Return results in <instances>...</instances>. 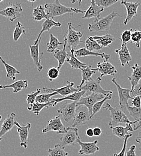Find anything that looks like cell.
<instances>
[{
	"mask_svg": "<svg viewBox=\"0 0 141 156\" xmlns=\"http://www.w3.org/2000/svg\"><path fill=\"white\" fill-rule=\"evenodd\" d=\"M130 96L132 98H135L136 96L141 97V80L137 85L134 87L133 90L131 89Z\"/></svg>",
	"mask_w": 141,
	"mask_h": 156,
	"instance_id": "obj_48",
	"label": "cell"
},
{
	"mask_svg": "<svg viewBox=\"0 0 141 156\" xmlns=\"http://www.w3.org/2000/svg\"><path fill=\"white\" fill-rule=\"evenodd\" d=\"M61 26V23L60 22H55L52 19H49V18L45 20L44 22L42 23V28H41V32L39 33L37 39H36V40L34 41V44L36 45L39 43V40L41 38V34L44 32L50 31L51 29L54 27H60Z\"/></svg>",
	"mask_w": 141,
	"mask_h": 156,
	"instance_id": "obj_24",
	"label": "cell"
},
{
	"mask_svg": "<svg viewBox=\"0 0 141 156\" xmlns=\"http://www.w3.org/2000/svg\"><path fill=\"white\" fill-rule=\"evenodd\" d=\"M75 55L77 57H84L87 56H95L100 57L101 58H104L105 60L108 61L110 58L111 55L106 54L105 53H99L97 52H92L87 50L86 48H82L75 51Z\"/></svg>",
	"mask_w": 141,
	"mask_h": 156,
	"instance_id": "obj_22",
	"label": "cell"
},
{
	"mask_svg": "<svg viewBox=\"0 0 141 156\" xmlns=\"http://www.w3.org/2000/svg\"><path fill=\"white\" fill-rule=\"evenodd\" d=\"M41 90L40 88H37L35 91H33L32 93L27 94L26 96V103L28 105L27 109L28 111H30L33 105L36 102V98L41 93Z\"/></svg>",
	"mask_w": 141,
	"mask_h": 156,
	"instance_id": "obj_38",
	"label": "cell"
},
{
	"mask_svg": "<svg viewBox=\"0 0 141 156\" xmlns=\"http://www.w3.org/2000/svg\"><path fill=\"white\" fill-rule=\"evenodd\" d=\"M130 116L135 119V121H139L141 118V106L140 108H135L129 106L127 108Z\"/></svg>",
	"mask_w": 141,
	"mask_h": 156,
	"instance_id": "obj_42",
	"label": "cell"
},
{
	"mask_svg": "<svg viewBox=\"0 0 141 156\" xmlns=\"http://www.w3.org/2000/svg\"><path fill=\"white\" fill-rule=\"evenodd\" d=\"M64 149L61 144H57L53 148H49L48 152L50 156H67L69 153L65 151Z\"/></svg>",
	"mask_w": 141,
	"mask_h": 156,
	"instance_id": "obj_35",
	"label": "cell"
},
{
	"mask_svg": "<svg viewBox=\"0 0 141 156\" xmlns=\"http://www.w3.org/2000/svg\"><path fill=\"white\" fill-rule=\"evenodd\" d=\"M1 119H2V116H1V115H0V121H1Z\"/></svg>",
	"mask_w": 141,
	"mask_h": 156,
	"instance_id": "obj_55",
	"label": "cell"
},
{
	"mask_svg": "<svg viewBox=\"0 0 141 156\" xmlns=\"http://www.w3.org/2000/svg\"><path fill=\"white\" fill-rule=\"evenodd\" d=\"M77 143L80 145L81 149L79 150L78 153L79 155H93L96 152L99 151L100 148L97 146L98 140H96L91 142H83L81 140L80 137L77 139Z\"/></svg>",
	"mask_w": 141,
	"mask_h": 156,
	"instance_id": "obj_13",
	"label": "cell"
},
{
	"mask_svg": "<svg viewBox=\"0 0 141 156\" xmlns=\"http://www.w3.org/2000/svg\"><path fill=\"white\" fill-rule=\"evenodd\" d=\"M103 109L108 110L111 113V120L109 122V126L110 127H115L118 126L121 124H135L138 122L139 121L136 120L134 121H131L125 115L120 107H112L109 103H106V106L103 107Z\"/></svg>",
	"mask_w": 141,
	"mask_h": 156,
	"instance_id": "obj_2",
	"label": "cell"
},
{
	"mask_svg": "<svg viewBox=\"0 0 141 156\" xmlns=\"http://www.w3.org/2000/svg\"><path fill=\"white\" fill-rule=\"evenodd\" d=\"M86 135L90 137H92L94 136V132H93V129L89 128L86 130Z\"/></svg>",
	"mask_w": 141,
	"mask_h": 156,
	"instance_id": "obj_52",
	"label": "cell"
},
{
	"mask_svg": "<svg viewBox=\"0 0 141 156\" xmlns=\"http://www.w3.org/2000/svg\"><path fill=\"white\" fill-rule=\"evenodd\" d=\"M33 18L36 21H41L43 19H48V14L43 6L39 5L33 9Z\"/></svg>",
	"mask_w": 141,
	"mask_h": 156,
	"instance_id": "obj_33",
	"label": "cell"
},
{
	"mask_svg": "<svg viewBox=\"0 0 141 156\" xmlns=\"http://www.w3.org/2000/svg\"><path fill=\"white\" fill-rule=\"evenodd\" d=\"M78 129L77 127H67L65 132L60 137L61 145L65 148L67 146L75 145L78 138Z\"/></svg>",
	"mask_w": 141,
	"mask_h": 156,
	"instance_id": "obj_9",
	"label": "cell"
},
{
	"mask_svg": "<svg viewBox=\"0 0 141 156\" xmlns=\"http://www.w3.org/2000/svg\"><path fill=\"white\" fill-rule=\"evenodd\" d=\"M16 114L12 112L10 114L7 115L4 120L0 129V141L2 139L3 136L9 132H10L13 127L16 125Z\"/></svg>",
	"mask_w": 141,
	"mask_h": 156,
	"instance_id": "obj_17",
	"label": "cell"
},
{
	"mask_svg": "<svg viewBox=\"0 0 141 156\" xmlns=\"http://www.w3.org/2000/svg\"><path fill=\"white\" fill-rule=\"evenodd\" d=\"M85 93L86 92L85 91H79L78 92H75L64 98H52V101L54 102L52 105V107L55 106L58 103L62 102L63 101L70 100V101H73L77 103L78 101H79L81 98L84 96Z\"/></svg>",
	"mask_w": 141,
	"mask_h": 156,
	"instance_id": "obj_28",
	"label": "cell"
},
{
	"mask_svg": "<svg viewBox=\"0 0 141 156\" xmlns=\"http://www.w3.org/2000/svg\"><path fill=\"white\" fill-rule=\"evenodd\" d=\"M115 52L118 55L122 67H124L126 64L130 67V62L132 61V58L127 45L121 44V48L115 49Z\"/></svg>",
	"mask_w": 141,
	"mask_h": 156,
	"instance_id": "obj_20",
	"label": "cell"
},
{
	"mask_svg": "<svg viewBox=\"0 0 141 156\" xmlns=\"http://www.w3.org/2000/svg\"><path fill=\"white\" fill-rule=\"evenodd\" d=\"M48 77L50 81L58 78L60 76V70L57 67H51L48 70Z\"/></svg>",
	"mask_w": 141,
	"mask_h": 156,
	"instance_id": "obj_46",
	"label": "cell"
},
{
	"mask_svg": "<svg viewBox=\"0 0 141 156\" xmlns=\"http://www.w3.org/2000/svg\"><path fill=\"white\" fill-rule=\"evenodd\" d=\"M89 110L84 106L76 107V112L73 119L72 127H77L79 126H83L87 124L91 119Z\"/></svg>",
	"mask_w": 141,
	"mask_h": 156,
	"instance_id": "obj_10",
	"label": "cell"
},
{
	"mask_svg": "<svg viewBox=\"0 0 141 156\" xmlns=\"http://www.w3.org/2000/svg\"><path fill=\"white\" fill-rule=\"evenodd\" d=\"M131 40L135 43L137 48H139L141 41V31L135 30L132 31Z\"/></svg>",
	"mask_w": 141,
	"mask_h": 156,
	"instance_id": "obj_44",
	"label": "cell"
},
{
	"mask_svg": "<svg viewBox=\"0 0 141 156\" xmlns=\"http://www.w3.org/2000/svg\"><path fill=\"white\" fill-rule=\"evenodd\" d=\"M117 16L121 17L115 11H113L107 16L100 20H95L93 23L88 24V30L90 32H105L107 34L113 20Z\"/></svg>",
	"mask_w": 141,
	"mask_h": 156,
	"instance_id": "obj_3",
	"label": "cell"
},
{
	"mask_svg": "<svg viewBox=\"0 0 141 156\" xmlns=\"http://www.w3.org/2000/svg\"></svg>",
	"mask_w": 141,
	"mask_h": 156,
	"instance_id": "obj_56",
	"label": "cell"
},
{
	"mask_svg": "<svg viewBox=\"0 0 141 156\" xmlns=\"http://www.w3.org/2000/svg\"><path fill=\"white\" fill-rule=\"evenodd\" d=\"M41 40V38L37 44L36 45L33 44V45L30 46L31 57L33 60L34 64L36 66L39 72H41L43 69V66L41 64V60L42 56H40V52H39V46H40Z\"/></svg>",
	"mask_w": 141,
	"mask_h": 156,
	"instance_id": "obj_21",
	"label": "cell"
},
{
	"mask_svg": "<svg viewBox=\"0 0 141 156\" xmlns=\"http://www.w3.org/2000/svg\"><path fill=\"white\" fill-rule=\"evenodd\" d=\"M0 61H1V62L3 64L5 70H6V77L7 78H9L13 80H16V74H20V72L15 67H14L13 66L9 64L7 62H6L4 59L2 58V57L0 55Z\"/></svg>",
	"mask_w": 141,
	"mask_h": 156,
	"instance_id": "obj_32",
	"label": "cell"
},
{
	"mask_svg": "<svg viewBox=\"0 0 141 156\" xmlns=\"http://www.w3.org/2000/svg\"><path fill=\"white\" fill-rule=\"evenodd\" d=\"M112 82L117 87V89L118 93V97H119L120 107L122 109V111L124 113H125L126 111L127 110V108L129 106V103H128L129 100L133 99V98H132L130 96L131 89L122 88L121 86L117 83L115 78H112Z\"/></svg>",
	"mask_w": 141,
	"mask_h": 156,
	"instance_id": "obj_7",
	"label": "cell"
},
{
	"mask_svg": "<svg viewBox=\"0 0 141 156\" xmlns=\"http://www.w3.org/2000/svg\"><path fill=\"white\" fill-rule=\"evenodd\" d=\"M58 93L56 92H53L51 93H46V94H39L36 98V102L39 103L46 104L51 102L52 101V97L57 95Z\"/></svg>",
	"mask_w": 141,
	"mask_h": 156,
	"instance_id": "obj_41",
	"label": "cell"
},
{
	"mask_svg": "<svg viewBox=\"0 0 141 156\" xmlns=\"http://www.w3.org/2000/svg\"><path fill=\"white\" fill-rule=\"evenodd\" d=\"M23 9L20 3L9 2L8 7L0 10V15L4 16L9 20L13 22L20 16Z\"/></svg>",
	"mask_w": 141,
	"mask_h": 156,
	"instance_id": "obj_6",
	"label": "cell"
},
{
	"mask_svg": "<svg viewBox=\"0 0 141 156\" xmlns=\"http://www.w3.org/2000/svg\"><path fill=\"white\" fill-rule=\"evenodd\" d=\"M93 132L94 136L99 137L101 135L102 130L99 127H95L93 129Z\"/></svg>",
	"mask_w": 141,
	"mask_h": 156,
	"instance_id": "obj_51",
	"label": "cell"
},
{
	"mask_svg": "<svg viewBox=\"0 0 141 156\" xmlns=\"http://www.w3.org/2000/svg\"><path fill=\"white\" fill-rule=\"evenodd\" d=\"M17 127V131L20 138L19 145L21 147L24 148H27L28 147V139L29 136V131L31 129V125L30 122H27L25 125L21 126L18 122H16V125Z\"/></svg>",
	"mask_w": 141,
	"mask_h": 156,
	"instance_id": "obj_16",
	"label": "cell"
},
{
	"mask_svg": "<svg viewBox=\"0 0 141 156\" xmlns=\"http://www.w3.org/2000/svg\"><path fill=\"white\" fill-rule=\"evenodd\" d=\"M132 105L133 107L135 108H140L141 106V97L136 96L133 98L132 101Z\"/></svg>",
	"mask_w": 141,
	"mask_h": 156,
	"instance_id": "obj_49",
	"label": "cell"
},
{
	"mask_svg": "<svg viewBox=\"0 0 141 156\" xmlns=\"http://www.w3.org/2000/svg\"><path fill=\"white\" fill-rule=\"evenodd\" d=\"M104 12V8L100 7L96 4L94 0L91 1L90 6L85 11L84 15L82 16V19H91L95 18V20L100 19V13Z\"/></svg>",
	"mask_w": 141,
	"mask_h": 156,
	"instance_id": "obj_18",
	"label": "cell"
},
{
	"mask_svg": "<svg viewBox=\"0 0 141 156\" xmlns=\"http://www.w3.org/2000/svg\"><path fill=\"white\" fill-rule=\"evenodd\" d=\"M81 70L82 72V80L81 83L78 86L77 88L78 90H79L87 81L91 80L92 79V76L98 72V69L97 68L94 69L91 66H88L86 67L81 69Z\"/></svg>",
	"mask_w": 141,
	"mask_h": 156,
	"instance_id": "obj_27",
	"label": "cell"
},
{
	"mask_svg": "<svg viewBox=\"0 0 141 156\" xmlns=\"http://www.w3.org/2000/svg\"><path fill=\"white\" fill-rule=\"evenodd\" d=\"M104 97L105 96L102 94L94 93L87 95L86 96H83L79 100V101L76 103V107L79 106H84L89 110L90 114H92V109L93 106L97 102L103 99Z\"/></svg>",
	"mask_w": 141,
	"mask_h": 156,
	"instance_id": "obj_12",
	"label": "cell"
},
{
	"mask_svg": "<svg viewBox=\"0 0 141 156\" xmlns=\"http://www.w3.org/2000/svg\"><path fill=\"white\" fill-rule=\"evenodd\" d=\"M86 49L90 51L96 52L100 51L102 48L97 43V42L93 38V37H88L85 42Z\"/></svg>",
	"mask_w": 141,
	"mask_h": 156,
	"instance_id": "obj_36",
	"label": "cell"
},
{
	"mask_svg": "<svg viewBox=\"0 0 141 156\" xmlns=\"http://www.w3.org/2000/svg\"><path fill=\"white\" fill-rule=\"evenodd\" d=\"M136 142L137 143L141 145V130H140V132H139V134H138V137H137L136 139ZM139 150H141V147H140Z\"/></svg>",
	"mask_w": 141,
	"mask_h": 156,
	"instance_id": "obj_53",
	"label": "cell"
},
{
	"mask_svg": "<svg viewBox=\"0 0 141 156\" xmlns=\"http://www.w3.org/2000/svg\"><path fill=\"white\" fill-rule=\"evenodd\" d=\"M97 69L100 73V76L99 77L101 79H102V77L104 76H114L118 73L115 66L106 60H104L103 62H99L97 65Z\"/></svg>",
	"mask_w": 141,
	"mask_h": 156,
	"instance_id": "obj_19",
	"label": "cell"
},
{
	"mask_svg": "<svg viewBox=\"0 0 141 156\" xmlns=\"http://www.w3.org/2000/svg\"><path fill=\"white\" fill-rule=\"evenodd\" d=\"M121 4L122 5H124L126 9L127 16L123 23L124 25H127L133 19V18L137 16L138 9L140 5V3L138 2H133L122 0L121 1Z\"/></svg>",
	"mask_w": 141,
	"mask_h": 156,
	"instance_id": "obj_15",
	"label": "cell"
},
{
	"mask_svg": "<svg viewBox=\"0 0 141 156\" xmlns=\"http://www.w3.org/2000/svg\"><path fill=\"white\" fill-rule=\"evenodd\" d=\"M63 48L62 49H60L59 48L57 49L54 54V57L58 61V66L57 67L58 69L60 70L61 68L64 65L65 62L66 61L67 58L69 57V54L67 52V43L65 41H64Z\"/></svg>",
	"mask_w": 141,
	"mask_h": 156,
	"instance_id": "obj_23",
	"label": "cell"
},
{
	"mask_svg": "<svg viewBox=\"0 0 141 156\" xmlns=\"http://www.w3.org/2000/svg\"><path fill=\"white\" fill-rule=\"evenodd\" d=\"M93 38L97 42L102 48L109 47L115 40L113 36L108 33L103 36H93Z\"/></svg>",
	"mask_w": 141,
	"mask_h": 156,
	"instance_id": "obj_31",
	"label": "cell"
},
{
	"mask_svg": "<svg viewBox=\"0 0 141 156\" xmlns=\"http://www.w3.org/2000/svg\"><path fill=\"white\" fill-rule=\"evenodd\" d=\"M83 34V32L76 31V28L72 25L71 22L68 23V29L64 36V41L66 42L67 48L70 51L72 49L76 50L81 42H83L81 40Z\"/></svg>",
	"mask_w": 141,
	"mask_h": 156,
	"instance_id": "obj_4",
	"label": "cell"
},
{
	"mask_svg": "<svg viewBox=\"0 0 141 156\" xmlns=\"http://www.w3.org/2000/svg\"><path fill=\"white\" fill-rule=\"evenodd\" d=\"M131 124H126L125 127L121 126H118L115 127H110L112 130L114 135L118 137L120 139H124L126 135L131 133L134 131L133 128Z\"/></svg>",
	"mask_w": 141,
	"mask_h": 156,
	"instance_id": "obj_25",
	"label": "cell"
},
{
	"mask_svg": "<svg viewBox=\"0 0 141 156\" xmlns=\"http://www.w3.org/2000/svg\"><path fill=\"white\" fill-rule=\"evenodd\" d=\"M133 72L132 75L128 77L132 86V90L137 85L141 80V66L136 62L134 66L132 67Z\"/></svg>",
	"mask_w": 141,
	"mask_h": 156,
	"instance_id": "obj_26",
	"label": "cell"
},
{
	"mask_svg": "<svg viewBox=\"0 0 141 156\" xmlns=\"http://www.w3.org/2000/svg\"><path fill=\"white\" fill-rule=\"evenodd\" d=\"M64 43H61L57 37L54 36L52 34H49V42L47 44V52L49 53L54 52L58 46L60 45L63 46Z\"/></svg>",
	"mask_w": 141,
	"mask_h": 156,
	"instance_id": "obj_34",
	"label": "cell"
},
{
	"mask_svg": "<svg viewBox=\"0 0 141 156\" xmlns=\"http://www.w3.org/2000/svg\"><path fill=\"white\" fill-rule=\"evenodd\" d=\"M74 85H75V83L73 82L67 80V85L64 87L60 88L53 89V88H49L47 87H43V90H44V91L47 92L48 93L56 92L58 94L62 96V98H64V97H66V96H67L70 94H72L75 92L79 91V90L78 88H75L74 87Z\"/></svg>",
	"mask_w": 141,
	"mask_h": 156,
	"instance_id": "obj_14",
	"label": "cell"
},
{
	"mask_svg": "<svg viewBox=\"0 0 141 156\" xmlns=\"http://www.w3.org/2000/svg\"><path fill=\"white\" fill-rule=\"evenodd\" d=\"M66 131V128L62 124L60 116H57L50 119L47 125L42 130V133L45 134L49 132H55L58 134L62 135Z\"/></svg>",
	"mask_w": 141,
	"mask_h": 156,
	"instance_id": "obj_11",
	"label": "cell"
},
{
	"mask_svg": "<svg viewBox=\"0 0 141 156\" xmlns=\"http://www.w3.org/2000/svg\"><path fill=\"white\" fill-rule=\"evenodd\" d=\"M135 150H136V145H132L126 153L127 156H136Z\"/></svg>",
	"mask_w": 141,
	"mask_h": 156,
	"instance_id": "obj_50",
	"label": "cell"
},
{
	"mask_svg": "<svg viewBox=\"0 0 141 156\" xmlns=\"http://www.w3.org/2000/svg\"><path fill=\"white\" fill-rule=\"evenodd\" d=\"M140 128H141V118L139 119V122H138V124L136 126H135V127L133 128V130L135 131V130H138V129H140Z\"/></svg>",
	"mask_w": 141,
	"mask_h": 156,
	"instance_id": "obj_54",
	"label": "cell"
},
{
	"mask_svg": "<svg viewBox=\"0 0 141 156\" xmlns=\"http://www.w3.org/2000/svg\"><path fill=\"white\" fill-rule=\"evenodd\" d=\"M28 87V82L27 80H19L13 82L10 85H0V89H5L11 88L13 89V93H17Z\"/></svg>",
	"mask_w": 141,
	"mask_h": 156,
	"instance_id": "obj_30",
	"label": "cell"
},
{
	"mask_svg": "<svg viewBox=\"0 0 141 156\" xmlns=\"http://www.w3.org/2000/svg\"><path fill=\"white\" fill-rule=\"evenodd\" d=\"M75 49H72L70 51V54H69V57L67 58L66 61L70 65L72 69H80L86 67L88 66L80 61L75 55Z\"/></svg>",
	"mask_w": 141,
	"mask_h": 156,
	"instance_id": "obj_29",
	"label": "cell"
},
{
	"mask_svg": "<svg viewBox=\"0 0 141 156\" xmlns=\"http://www.w3.org/2000/svg\"><path fill=\"white\" fill-rule=\"evenodd\" d=\"M132 31H133V29L126 30L121 33L120 37V39L122 43L121 44L127 45V44H128L131 41Z\"/></svg>",
	"mask_w": 141,
	"mask_h": 156,
	"instance_id": "obj_43",
	"label": "cell"
},
{
	"mask_svg": "<svg viewBox=\"0 0 141 156\" xmlns=\"http://www.w3.org/2000/svg\"><path fill=\"white\" fill-rule=\"evenodd\" d=\"M22 34H26V31L24 27L19 21H18L13 32V40L17 41Z\"/></svg>",
	"mask_w": 141,
	"mask_h": 156,
	"instance_id": "obj_40",
	"label": "cell"
},
{
	"mask_svg": "<svg viewBox=\"0 0 141 156\" xmlns=\"http://www.w3.org/2000/svg\"><path fill=\"white\" fill-rule=\"evenodd\" d=\"M53 101H51V102L48 103H46V104H43V103H39L38 102H35L33 105V106L31 109V110L30 111V112H32L33 113H34V114H36V115L39 116L40 114V112L44 108H49V107H52V105L53 104Z\"/></svg>",
	"mask_w": 141,
	"mask_h": 156,
	"instance_id": "obj_37",
	"label": "cell"
},
{
	"mask_svg": "<svg viewBox=\"0 0 141 156\" xmlns=\"http://www.w3.org/2000/svg\"><path fill=\"white\" fill-rule=\"evenodd\" d=\"M132 133H129V135H126L124 139V144H123V146H122V148L121 149V151L117 154V153H114V156H125V154H126V150H127V141H128V139L130 137L132 136Z\"/></svg>",
	"mask_w": 141,
	"mask_h": 156,
	"instance_id": "obj_47",
	"label": "cell"
},
{
	"mask_svg": "<svg viewBox=\"0 0 141 156\" xmlns=\"http://www.w3.org/2000/svg\"><path fill=\"white\" fill-rule=\"evenodd\" d=\"M112 98V94H109L106 96H105L103 99H102L100 101L97 102L93 106V109H92V114H91V119H92L97 113H98L100 111L103 104L104 103V102L108 100L111 99Z\"/></svg>",
	"mask_w": 141,
	"mask_h": 156,
	"instance_id": "obj_39",
	"label": "cell"
},
{
	"mask_svg": "<svg viewBox=\"0 0 141 156\" xmlns=\"http://www.w3.org/2000/svg\"><path fill=\"white\" fill-rule=\"evenodd\" d=\"M101 79L100 77L97 78V80H94L93 78L87 81L81 88L79 91H85L86 93L100 94L104 96H106L109 94H112V91H107L104 90L100 85Z\"/></svg>",
	"mask_w": 141,
	"mask_h": 156,
	"instance_id": "obj_5",
	"label": "cell"
},
{
	"mask_svg": "<svg viewBox=\"0 0 141 156\" xmlns=\"http://www.w3.org/2000/svg\"><path fill=\"white\" fill-rule=\"evenodd\" d=\"M57 112L62 116L64 120L68 122L73 119L76 112V102H65L61 105L57 109Z\"/></svg>",
	"mask_w": 141,
	"mask_h": 156,
	"instance_id": "obj_8",
	"label": "cell"
},
{
	"mask_svg": "<svg viewBox=\"0 0 141 156\" xmlns=\"http://www.w3.org/2000/svg\"><path fill=\"white\" fill-rule=\"evenodd\" d=\"M44 7L48 14V18L49 19H53L55 17L60 16L65 14L73 15L74 13H85V11L77 8L66 7L61 4L59 0H56L52 3H46L44 4Z\"/></svg>",
	"mask_w": 141,
	"mask_h": 156,
	"instance_id": "obj_1",
	"label": "cell"
},
{
	"mask_svg": "<svg viewBox=\"0 0 141 156\" xmlns=\"http://www.w3.org/2000/svg\"><path fill=\"white\" fill-rule=\"evenodd\" d=\"M118 1V0H94L96 5L104 9L112 6L114 4L117 3Z\"/></svg>",
	"mask_w": 141,
	"mask_h": 156,
	"instance_id": "obj_45",
	"label": "cell"
}]
</instances>
